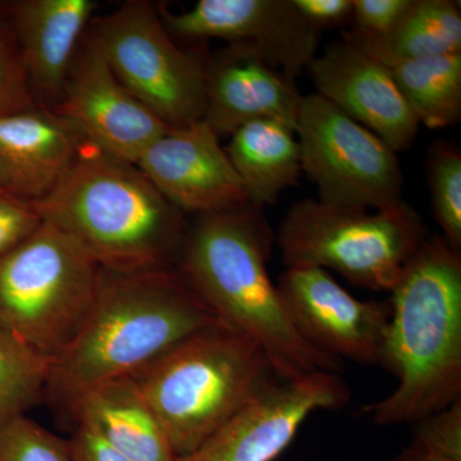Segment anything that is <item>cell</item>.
Wrapping results in <instances>:
<instances>
[{
	"label": "cell",
	"instance_id": "obj_1",
	"mask_svg": "<svg viewBox=\"0 0 461 461\" xmlns=\"http://www.w3.org/2000/svg\"><path fill=\"white\" fill-rule=\"evenodd\" d=\"M273 244L262 206L198 215L176 269L226 326L263 348L281 379L341 375L344 362L308 344L288 318L267 268Z\"/></svg>",
	"mask_w": 461,
	"mask_h": 461
},
{
	"label": "cell",
	"instance_id": "obj_2",
	"mask_svg": "<svg viewBox=\"0 0 461 461\" xmlns=\"http://www.w3.org/2000/svg\"><path fill=\"white\" fill-rule=\"evenodd\" d=\"M224 324L175 268L103 271L84 326L51 363L47 395L63 408L85 388L141 371L202 330Z\"/></svg>",
	"mask_w": 461,
	"mask_h": 461
},
{
	"label": "cell",
	"instance_id": "obj_3",
	"mask_svg": "<svg viewBox=\"0 0 461 461\" xmlns=\"http://www.w3.org/2000/svg\"><path fill=\"white\" fill-rule=\"evenodd\" d=\"M381 366L396 390L366 406L379 426L411 423L461 400V253L429 235L391 290Z\"/></svg>",
	"mask_w": 461,
	"mask_h": 461
},
{
	"label": "cell",
	"instance_id": "obj_4",
	"mask_svg": "<svg viewBox=\"0 0 461 461\" xmlns=\"http://www.w3.org/2000/svg\"><path fill=\"white\" fill-rule=\"evenodd\" d=\"M32 203L109 273L175 268L189 229L138 166L86 142L56 187Z\"/></svg>",
	"mask_w": 461,
	"mask_h": 461
},
{
	"label": "cell",
	"instance_id": "obj_5",
	"mask_svg": "<svg viewBox=\"0 0 461 461\" xmlns=\"http://www.w3.org/2000/svg\"><path fill=\"white\" fill-rule=\"evenodd\" d=\"M130 377L177 457L193 453L280 378L263 348L226 324L202 330Z\"/></svg>",
	"mask_w": 461,
	"mask_h": 461
},
{
	"label": "cell",
	"instance_id": "obj_6",
	"mask_svg": "<svg viewBox=\"0 0 461 461\" xmlns=\"http://www.w3.org/2000/svg\"><path fill=\"white\" fill-rule=\"evenodd\" d=\"M427 236L403 200L371 213L304 199L285 215L275 242L287 268L332 269L355 286L391 293Z\"/></svg>",
	"mask_w": 461,
	"mask_h": 461
},
{
	"label": "cell",
	"instance_id": "obj_7",
	"mask_svg": "<svg viewBox=\"0 0 461 461\" xmlns=\"http://www.w3.org/2000/svg\"><path fill=\"white\" fill-rule=\"evenodd\" d=\"M102 275L74 239L42 221L0 258V330L54 359L84 326Z\"/></svg>",
	"mask_w": 461,
	"mask_h": 461
},
{
	"label": "cell",
	"instance_id": "obj_8",
	"mask_svg": "<svg viewBox=\"0 0 461 461\" xmlns=\"http://www.w3.org/2000/svg\"><path fill=\"white\" fill-rule=\"evenodd\" d=\"M87 35L117 80L172 129L203 121L204 47L182 50L167 32L157 5L129 0L107 16L93 18Z\"/></svg>",
	"mask_w": 461,
	"mask_h": 461
},
{
	"label": "cell",
	"instance_id": "obj_9",
	"mask_svg": "<svg viewBox=\"0 0 461 461\" xmlns=\"http://www.w3.org/2000/svg\"><path fill=\"white\" fill-rule=\"evenodd\" d=\"M295 132L302 171L323 204L377 211L402 200L397 153L323 96H303Z\"/></svg>",
	"mask_w": 461,
	"mask_h": 461
},
{
	"label": "cell",
	"instance_id": "obj_10",
	"mask_svg": "<svg viewBox=\"0 0 461 461\" xmlns=\"http://www.w3.org/2000/svg\"><path fill=\"white\" fill-rule=\"evenodd\" d=\"M157 7L172 38L244 45L291 81L317 57L321 32L300 16L293 0H200L182 14Z\"/></svg>",
	"mask_w": 461,
	"mask_h": 461
},
{
	"label": "cell",
	"instance_id": "obj_11",
	"mask_svg": "<svg viewBox=\"0 0 461 461\" xmlns=\"http://www.w3.org/2000/svg\"><path fill=\"white\" fill-rule=\"evenodd\" d=\"M341 375L317 372L276 379L193 453L176 461H273L318 411H336L350 402Z\"/></svg>",
	"mask_w": 461,
	"mask_h": 461
},
{
	"label": "cell",
	"instance_id": "obj_12",
	"mask_svg": "<svg viewBox=\"0 0 461 461\" xmlns=\"http://www.w3.org/2000/svg\"><path fill=\"white\" fill-rule=\"evenodd\" d=\"M276 285L288 318L308 344L341 362L381 366L390 302L357 299L317 267H290Z\"/></svg>",
	"mask_w": 461,
	"mask_h": 461
},
{
	"label": "cell",
	"instance_id": "obj_13",
	"mask_svg": "<svg viewBox=\"0 0 461 461\" xmlns=\"http://www.w3.org/2000/svg\"><path fill=\"white\" fill-rule=\"evenodd\" d=\"M51 111L65 118L86 144L132 165L172 130L117 80L86 32Z\"/></svg>",
	"mask_w": 461,
	"mask_h": 461
},
{
	"label": "cell",
	"instance_id": "obj_14",
	"mask_svg": "<svg viewBox=\"0 0 461 461\" xmlns=\"http://www.w3.org/2000/svg\"><path fill=\"white\" fill-rule=\"evenodd\" d=\"M136 166L184 214L224 213L250 204L220 138L204 120L169 130Z\"/></svg>",
	"mask_w": 461,
	"mask_h": 461
},
{
	"label": "cell",
	"instance_id": "obj_15",
	"mask_svg": "<svg viewBox=\"0 0 461 461\" xmlns=\"http://www.w3.org/2000/svg\"><path fill=\"white\" fill-rule=\"evenodd\" d=\"M315 93L377 135L395 153L417 140L420 122L386 65L344 41L330 44L308 66Z\"/></svg>",
	"mask_w": 461,
	"mask_h": 461
},
{
	"label": "cell",
	"instance_id": "obj_16",
	"mask_svg": "<svg viewBox=\"0 0 461 461\" xmlns=\"http://www.w3.org/2000/svg\"><path fill=\"white\" fill-rule=\"evenodd\" d=\"M302 99L295 81L250 48L229 44L209 54L203 120L220 139L254 121H278L295 130Z\"/></svg>",
	"mask_w": 461,
	"mask_h": 461
},
{
	"label": "cell",
	"instance_id": "obj_17",
	"mask_svg": "<svg viewBox=\"0 0 461 461\" xmlns=\"http://www.w3.org/2000/svg\"><path fill=\"white\" fill-rule=\"evenodd\" d=\"M98 3L93 0H14L7 18L33 99L54 108L62 96L69 67Z\"/></svg>",
	"mask_w": 461,
	"mask_h": 461
},
{
	"label": "cell",
	"instance_id": "obj_18",
	"mask_svg": "<svg viewBox=\"0 0 461 461\" xmlns=\"http://www.w3.org/2000/svg\"><path fill=\"white\" fill-rule=\"evenodd\" d=\"M85 141L44 105L0 117V190L36 202L56 187Z\"/></svg>",
	"mask_w": 461,
	"mask_h": 461
},
{
	"label": "cell",
	"instance_id": "obj_19",
	"mask_svg": "<svg viewBox=\"0 0 461 461\" xmlns=\"http://www.w3.org/2000/svg\"><path fill=\"white\" fill-rule=\"evenodd\" d=\"M63 411L132 461H176L165 430L130 375L85 388Z\"/></svg>",
	"mask_w": 461,
	"mask_h": 461
},
{
	"label": "cell",
	"instance_id": "obj_20",
	"mask_svg": "<svg viewBox=\"0 0 461 461\" xmlns=\"http://www.w3.org/2000/svg\"><path fill=\"white\" fill-rule=\"evenodd\" d=\"M247 190L249 202L273 205L302 175V157L295 130L273 120L254 121L230 135L224 148Z\"/></svg>",
	"mask_w": 461,
	"mask_h": 461
},
{
	"label": "cell",
	"instance_id": "obj_21",
	"mask_svg": "<svg viewBox=\"0 0 461 461\" xmlns=\"http://www.w3.org/2000/svg\"><path fill=\"white\" fill-rule=\"evenodd\" d=\"M344 41L362 48L384 65L418 58L461 53L460 3L412 0L395 29L379 39Z\"/></svg>",
	"mask_w": 461,
	"mask_h": 461
},
{
	"label": "cell",
	"instance_id": "obj_22",
	"mask_svg": "<svg viewBox=\"0 0 461 461\" xmlns=\"http://www.w3.org/2000/svg\"><path fill=\"white\" fill-rule=\"evenodd\" d=\"M386 66L420 124L439 130L459 122L461 53L402 60Z\"/></svg>",
	"mask_w": 461,
	"mask_h": 461
},
{
	"label": "cell",
	"instance_id": "obj_23",
	"mask_svg": "<svg viewBox=\"0 0 461 461\" xmlns=\"http://www.w3.org/2000/svg\"><path fill=\"white\" fill-rule=\"evenodd\" d=\"M53 359L0 330V429L47 395Z\"/></svg>",
	"mask_w": 461,
	"mask_h": 461
},
{
	"label": "cell",
	"instance_id": "obj_24",
	"mask_svg": "<svg viewBox=\"0 0 461 461\" xmlns=\"http://www.w3.org/2000/svg\"><path fill=\"white\" fill-rule=\"evenodd\" d=\"M427 178L436 222L442 238L456 251L461 250V154L447 142H438L429 150Z\"/></svg>",
	"mask_w": 461,
	"mask_h": 461
},
{
	"label": "cell",
	"instance_id": "obj_25",
	"mask_svg": "<svg viewBox=\"0 0 461 461\" xmlns=\"http://www.w3.org/2000/svg\"><path fill=\"white\" fill-rule=\"evenodd\" d=\"M0 461H75L68 439L60 438L29 418L0 429Z\"/></svg>",
	"mask_w": 461,
	"mask_h": 461
},
{
	"label": "cell",
	"instance_id": "obj_26",
	"mask_svg": "<svg viewBox=\"0 0 461 461\" xmlns=\"http://www.w3.org/2000/svg\"><path fill=\"white\" fill-rule=\"evenodd\" d=\"M36 105L16 36L5 17L0 20V117L23 113Z\"/></svg>",
	"mask_w": 461,
	"mask_h": 461
},
{
	"label": "cell",
	"instance_id": "obj_27",
	"mask_svg": "<svg viewBox=\"0 0 461 461\" xmlns=\"http://www.w3.org/2000/svg\"><path fill=\"white\" fill-rule=\"evenodd\" d=\"M415 426L412 444L435 456L461 461V400Z\"/></svg>",
	"mask_w": 461,
	"mask_h": 461
},
{
	"label": "cell",
	"instance_id": "obj_28",
	"mask_svg": "<svg viewBox=\"0 0 461 461\" xmlns=\"http://www.w3.org/2000/svg\"><path fill=\"white\" fill-rule=\"evenodd\" d=\"M412 0H353L351 29L345 36L379 39L395 29Z\"/></svg>",
	"mask_w": 461,
	"mask_h": 461
},
{
	"label": "cell",
	"instance_id": "obj_29",
	"mask_svg": "<svg viewBox=\"0 0 461 461\" xmlns=\"http://www.w3.org/2000/svg\"><path fill=\"white\" fill-rule=\"evenodd\" d=\"M41 222L32 202L0 190V258L29 238Z\"/></svg>",
	"mask_w": 461,
	"mask_h": 461
},
{
	"label": "cell",
	"instance_id": "obj_30",
	"mask_svg": "<svg viewBox=\"0 0 461 461\" xmlns=\"http://www.w3.org/2000/svg\"><path fill=\"white\" fill-rule=\"evenodd\" d=\"M300 16L321 32L351 23L353 0H293Z\"/></svg>",
	"mask_w": 461,
	"mask_h": 461
},
{
	"label": "cell",
	"instance_id": "obj_31",
	"mask_svg": "<svg viewBox=\"0 0 461 461\" xmlns=\"http://www.w3.org/2000/svg\"><path fill=\"white\" fill-rule=\"evenodd\" d=\"M68 444L75 461H132L115 451L89 427L75 426Z\"/></svg>",
	"mask_w": 461,
	"mask_h": 461
},
{
	"label": "cell",
	"instance_id": "obj_32",
	"mask_svg": "<svg viewBox=\"0 0 461 461\" xmlns=\"http://www.w3.org/2000/svg\"><path fill=\"white\" fill-rule=\"evenodd\" d=\"M393 461H453L444 459V457L435 456V455L427 453L420 446L411 444L408 447L403 448L402 453L397 455Z\"/></svg>",
	"mask_w": 461,
	"mask_h": 461
},
{
	"label": "cell",
	"instance_id": "obj_33",
	"mask_svg": "<svg viewBox=\"0 0 461 461\" xmlns=\"http://www.w3.org/2000/svg\"><path fill=\"white\" fill-rule=\"evenodd\" d=\"M9 2H5V0H0V20L5 17L8 11Z\"/></svg>",
	"mask_w": 461,
	"mask_h": 461
}]
</instances>
